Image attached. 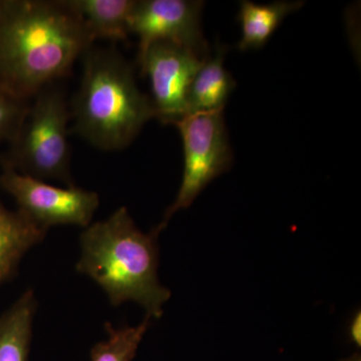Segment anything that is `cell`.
<instances>
[{"mask_svg":"<svg viewBox=\"0 0 361 361\" xmlns=\"http://www.w3.org/2000/svg\"><path fill=\"white\" fill-rule=\"evenodd\" d=\"M204 6L201 0H137L130 32L139 39L137 59L159 42H172L208 56L210 49L201 23Z\"/></svg>","mask_w":361,"mask_h":361,"instance_id":"ba28073f","label":"cell"},{"mask_svg":"<svg viewBox=\"0 0 361 361\" xmlns=\"http://www.w3.org/2000/svg\"><path fill=\"white\" fill-rule=\"evenodd\" d=\"M92 44L66 0H0V87L18 99L70 75Z\"/></svg>","mask_w":361,"mask_h":361,"instance_id":"6da1fadb","label":"cell"},{"mask_svg":"<svg viewBox=\"0 0 361 361\" xmlns=\"http://www.w3.org/2000/svg\"><path fill=\"white\" fill-rule=\"evenodd\" d=\"M348 336L350 341L353 342L356 346L360 348L361 345V313L360 311L356 312L353 319L349 323Z\"/></svg>","mask_w":361,"mask_h":361,"instance_id":"2e32d148","label":"cell"},{"mask_svg":"<svg viewBox=\"0 0 361 361\" xmlns=\"http://www.w3.org/2000/svg\"><path fill=\"white\" fill-rule=\"evenodd\" d=\"M303 4V1H274L266 4H255L248 0L240 2V51L259 49L264 47L282 21L289 14L299 11Z\"/></svg>","mask_w":361,"mask_h":361,"instance_id":"7c38bea8","label":"cell"},{"mask_svg":"<svg viewBox=\"0 0 361 361\" xmlns=\"http://www.w3.org/2000/svg\"><path fill=\"white\" fill-rule=\"evenodd\" d=\"M174 126L182 137L184 172L177 197L157 227L160 232L178 211L192 205L209 183L229 170L233 161L224 111L186 116Z\"/></svg>","mask_w":361,"mask_h":361,"instance_id":"5b68a950","label":"cell"},{"mask_svg":"<svg viewBox=\"0 0 361 361\" xmlns=\"http://www.w3.org/2000/svg\"><path fill=\"white\" fill-rule=\"evenodd\" d=\"M37 310L35 291L28 289L0 316V361H28Z\"/></svg>","mask_w":361,"mask_h":361,"instance_id":"4fadbf2b","label":"cell"},{"mask_svg":"<svg viewBox=\"0 0 361 361\" xmlns=\"http://www.w3.org/2000/svg\"><path fill=\"white\" fill-rule=\"evenodd\" d=\"M33 101L0 163L35 179L59 180L73 187L68 137L71 113L65 94L54 84L40 90Z\"/></svg>","mask_w":361,"mask_h":361,"instance_id":"277c9868","label":"cell"},{"mask_svg":"<svg viewBox=\"0 0 361 361\" xmlns=\"http://www.w3.org/2000/svg\"><path fill=\"white\" fill-rule=\"evenodd\" d=\"M207 58L188 47L159 42L149 45L137 59L149 78L156 118L165 125H175L186 116L190 85Z\"/></svg>","mask_w":361,"mask_h":361,"instance_id":"52a82bcc","label":"cell"},{"mask_svg":"<svg viewBox=\"0 0 361 361\" xmlns=\"http://www.w3.org/2000/svg\"><path fill=\"white\" fill-rule=\"evenodd\" d=\"M151 317L146 316L137 326H122L115 329L106 323L109 337L106 341L97 342L90 350L92 361H132L134 360L142 337L146 334Z\"/></svg>","mask_w":361,"mask_h":361,"instance_id":"5bb4252c","label":"cell"},{"mask_svg":"<svg viewBox=\"0 0 361 361\" xmlns=\"http://www.w3.org/2000/svg\"><path fill=\"white\" fill-rule=\"evenodd\" d=\"M45 234L20 211L7 210L0 203V285L16 274L21 259Z\"/></svg>","mask_w":361,"mask_h":361,"instance_id":"8fae6325","label":"cell"},{"mask_svg":"<svg viewBox=\"0 0 361 361\" xmlns=\"http://www.w3.org/2000/svg\"><path fill=\"white\" fill-rule=\"evenodd\" d=\"M71 116L75 130L103 151L127 148L155 111L129 61L114 49H90Z\"/></svg>","mask_w":361,"mask_h":361,"instance_id":"3957f363","label":"cell"},{"mask_svg":"<svg viewBox=\"0 0 361 361\" xmlns=\"http://www.w3.org/2000/svg\"><path fill=\"white\" fill-rule=\"evenodd\" d=\"M159 234L157 228L142 232L128 209L120 207L108 219L85 228L75 269L94 280L111 305L133 301L158 319L171 297L158 278Z\"/></svg>","mask_w":361,"mask_h":361,"instance_id":"7a4b0ae2","label":"cell"},{"mask_svg":"<svg viewBox=\"0 0 361 361\" xmlns=\"http://www.w3.org/2000/svg\"><path fill=\"white\" fill-rule=\"evenodd\" d=\"M225 54L224 45L218 44L195 75L188 92L186 116L224 111L236 87V82L225 68Z\"/></svg>","mask_w":361,"mask_h":361,"instance_id":"9c48e42d","label":"cell"},{"mask_svg":"<svg viewBox=\"0 0 361 361\" xmlns=\"http://www.w3.org/2000/svg\"><path fill=\"white\" fill-rule=\"evenodd\" d=\"M82 20L92 42H122L130 35V23L137 0H66Z\"/></svg>","mask_w":361,"mask_h":361,"instance_id":"30bf717a","label":"cell"},{"mask_svg":"<svg viewBox=\"0 0 361 361\" xmlns=\"http://www.w3.org/2000/svg\"><path fill=\"white\" fill-rule=\"evenodd\" d=\"M28 106L30 102L18 99L0 87V142L13 139Z\"/></svg>","mask_w":361,"mask_h":361,"instance_id":"9a60e30c","label":"cell"},{"mask_svg":"<svg viewBox=\"0 0 361 361\" xmlns=\"http://www.w3.org/2000/svg\"><path fill=\"white\" fill-rule=\"evenodd\" d=\"M0 187L18 204L21 214L42 230L54 226L87 228L99 207V196L82 188H59L23 175L0 163Z\"/></svg>","mask_w":361,"mask_h":361,"instance_id":"8992f818","label":"cell"},{"mask_svg":"<svg viewBox=\"0 0 361 361\" xmlns=\"http://www.w3.org/2000/svg\"><path fill=\"white\" fill-rule=\"evenodd\" d=\"M341 361H361L360 355H353V356H350V357L345 358V360H342Z\"/></svg>","mask_w":361,"mask_h":361,"instance_id":"e0dca14e","label":"cell"}]
</instances>
